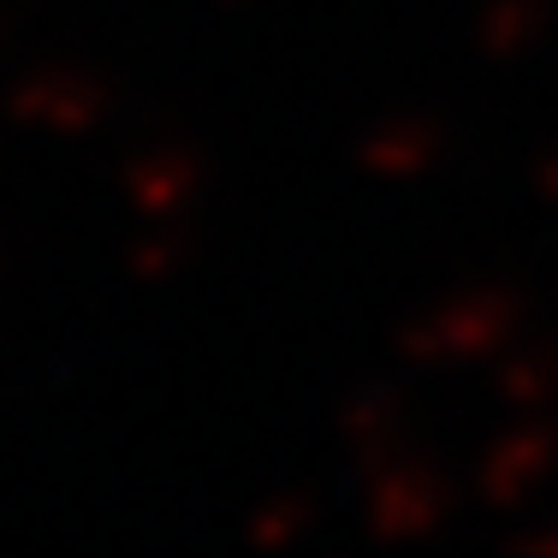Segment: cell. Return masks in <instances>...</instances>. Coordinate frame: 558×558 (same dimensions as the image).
I'll return each instance as SVG.
<instances>
[{"instance_id": "6da1fadb", "label": "cell", "mask_w": 558, "mask_h": 558, "mask_svg": "<svg viewBox=\"0 0 558 558\" xmlns=\"http://www.w3.org/2000/svg\"><path fill=\"white\" fill-rule=\"evenodd\" d=\"M523 291L499 286V279H475V286L451 291L434 310H422L416 322L398 327V356L410 368H451V363H487L505 344L523 333Z\"/></svg>"}, {"instance_id": "7a4b0ae2", "label": "cell", "mask_w": 558, "mask_h": 558, "mask_svg": "<svg viewBox=\"0 0 558 558\" xmlns=\"http://www.w3.org/2000/svg\"><path fill=\"white\" fill-rule=\"evenodd\" d=\"M458 511V482L440 458L410 446H375L363 451V523L375 541L404 547V541L440 535Z\"/></svg>"}, {"instance_id": "3957f363", "label": "cell", "mask_w": 558, "mask_h": 558, "mask_svg": "<svg viewBox=\"0 0 558 558\" xmlns=\"http://www.w3.org/2000/svg\"><path fill=\"white\" fill-rule=\"evenodd\" d=\"M0 113L12 125H36L54 137H89L113 119V84L89 65H31L7 84Z\"/></svg>"}, {"instance_id": "277c9868", "label": "cell", "mask_w": 558, "mask_h": 558, "mask_svg": "<svg viewBox=\"0 0 558 558\" xmlns=\"http://www.w3.org/2000/svg\"><path fill=\"white\" fill-rule=\"evenodd\" d=\"M558 470V416L547 410H517V422L494 434L475 463V494L494 511H517L553 482Z\"/></svg>"}, {"instance_id": "5b68a950", "label": "cell", "mask_w": 558, "mask_h": 558, "mask_svg": "<svg viewBox=\"0 0 558 558\" xmlns=\"http://www.w3.org/2000/svg\"><path fill=\"white\" fill-rule=\"evenodd\" d=\"M203 179H208L203 155H196L191 143H179V137L143 143V149L125 161V172H119L131 215H143V220H184V208L203 196Z\"/></svg>"}, {"instance_id": "8992f818", "label": "cell", "mask_w": 558, "mask_h": 558, "mask_svg": "<svg viewBox=\"0 0 558 558\" xmlns=\"http://www.w3.org/2000/svg\"><path fill=\"white\" fill-rule=\"evenodd\" d=\"M440 155H446V131L434 125V119L398 113V119H380V125L368 131L356 161H363V172H375V179H387V184H410V179H428V172L440 167Z\"/></svg>"}, {"instance_id": "52a82bcc", "label": "cell", "mask_w": 558, "mask_h": 558, "mask_svg": "<svg viewBox=\"0 0 558 558\" xmlns=\"http://www.w3.org/2000/svg\"><path fill=\"white\" fill-rule=\"evenodd\" d=\"M494 398L505 410H553L558 344H505L494 356Z\"/></svg>"}, {"instance_id": "ba28073f", "label": "cell", "mask_w": 558, "mask_h": 558, "mask_svg": "<svg viewBox=\"0 0 558 558\" xmlns=\"http://www.w3.org/2000/svg\"><path fill=\"white\" fill-rule=\"evenodd\" d=\"M547 19H553V0H487L482 19H475V43L494 60H517L547 36Z\"/></svg>"}, {"instance_id": "9c48e42d", "label": "cell", "mask_w": 558, "mask_h": 558, "mask_svg": "<svg viewBox=\"0 0 558 558\" xmlns=\"http://www.w3.org/2000/svg\"><path fill=\"white\" fill-rule=\"evenodd\" d=\"M398 422H404V398H398V387H387V380H375V387H356L339 404V440L363 458V451L398 440Z\"/></svg>"}, {"instance_id": "30bf717a", "label": "cell", "mask_w": 558, "mask_h": 558, "mask_svg": "<svg viewBox=\"0 0 558 558\" xmlns=\"http://www.w3.org/2000/svg\"><path fill=\"white\" fill-rule=\"evenodd\" d=\"M310 529H315V499L298 494V487H286V494H268L256 511H250L244 535H250L256 553H291Z\"/></svg>"}, {"instance_id": "8fae6325", "label": "cell", "mask_w": 558, "mask_h": 558, "mask_svg": "<svg viewBox=\"0 0 558 558\" xmlns=\"http://www.w3.org/2000/svg\"><path fill=\"white\" fill-rule=\"evenodd\" d=\"M184 262H191V232L179 220H149V232L131 244V274L143 286H161V279L184 274Z\"/></svg>"}, {"instance_id": "7c38bea8", "label": "cell", "mask_w": 558, "mask_h": 558, "mask_svg": "<svg viewBox=\"0 0 558 558\" xmlns=\"http://www.w3.org/2000/svg\"><path fill=\"white\" fill-rule=\"evenodd\" d=\"M505 547L523 553V558H558V517H541V523L517 529V535L505 541Z\"/></svg>"}, {"instance_id": "4fadbf2b", "label": "cell", "mask_w": 558, "mask_h": 558, "mask_svg": "<svg viewBox=\"0 0 558 558\" xmlns=\"http://www.w3.org/2000/svg\"><path fill=\"white\" fill-rule=\"evenodd\" d=\"M529 179H535V196H541V203H553V208H558V143L535 161V172H529Z\"/></svg>"}, {"instance_id": "5bb4252c", "label": "cell", "mask_w": 558, "mask_h": 558, "mask_svg": "<svg viewBox=\"0 0 558 558\" xmlns=\"http://www.w3.org/2000/svg\"><path fill=\"white\" fill-rule=\"evenodd\" d=\"M7 36H12V19H7V12H0V48H7Z\"/></svg>"}, {"instance_id": "9a60e30c", "label": "cell", "mask_w": 558, "mask_h": 558, "mask_svg": "<svg viewBox=\"0 0 558 558\" xmlns=\"http://www.w3.org/2000/svg\"><path fill=\"white\" fill-rule=\"evenodd\" d=\"M220 7H232V0H220Z\"/></svg>"}]
</instances>
